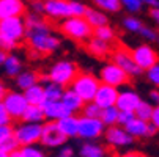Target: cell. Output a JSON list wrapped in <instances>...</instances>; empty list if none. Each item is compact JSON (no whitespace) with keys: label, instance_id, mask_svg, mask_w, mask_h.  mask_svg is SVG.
<instances>
[{"label":"cell","instance_id":"1","mask_svg":"<svg viewBox=\"0 0 159 157\" xmlns=\"http://www.w3.org/2000/svg\"><path fill=\"white\" fill-rule=\"evenodd\" d=\"M25 39L29 46L39 55L52 54L60 47V39L52 33L51 25L41 16L29 14L25 19Z\"/></svg>","mask_w":159,"mask_h":157},{"label":"cell","instance_id":"2","mask_svg":"<svg viewBox=\"0 0 159 157\" xmlns=\"http://www.w3.org/2000/svg\"><path fill=\"white\" fill-rule=\"evenodd\" d=\"M77 74H79V69H77L76 63H73L70 60H60L51 66V69L48 72V79H49V82H52L61 88H68V86H71V83Z\"/></svg>","mask_w":159,"mask_h":157},{"label":"cell","instance_id":"3","mask_svg":"<svg viewBox=\"0 0 159 157\" xmlns=\"http://www.w3.org/2000/svg\"><path fill=\"white\" fill-rule=\"evenodd\" d=\"M60 32L73 41L87 42L93 36V28L88 25V22L84 17H68L63 19L60 24Z\"/></svg>","mask_w":159,"mask_h":157},{"label":"cell","instance_id":"4","mask_svg":"<svg viewBox=\"0 0 159 157\" xmlns=\"http://www.w3.org/2000/svg\"><path fill=\"white\" fill-rule=\"evenodd\" d=\"M98 86H99V80L96 76L90 74V72H79L70 88L87 104V102H93V98L98 91Z\"/></svg>","mask_w":159,"mask_h":157},{"label":"cell","instance_id":"5","mask_svg":"<svg viewBox=\"0 0 159 157\" xmlns=\"http://www.w3.org/2000/svg\"><path fill=\"white\" fill-rule=\"evenodd\" d=\"M0 35L7 41L17 46L25 38V20L24 17H10L0 20Z\"/></svg>","mask_w":159,"mask_h":157},{"label":"cell","instance_id":"6","mask_svg":"<svg viewBox=\"0 0 159 157\" xmlns=\"http://www.w3.org/2000/svg\"><path fill=\"white\" fill-rule=\"evenodd\" d=\"M41 129L43 124H32V123H22L17 127H14V133L13 137L17 142L19 148L22 146H32L39 143V137H41Z\"/></svg>","mask_w":159,"mask_h":157},{"label":"cell","instance_id":"7","mask_svg":"<svg viewBox=\"0 0 159 157\" xmlns=\"http://www.w3.org/2000/svg\"><path fill=\"white\" fill-rule=\"evenodd\" d=\"M98 80H99V83H102V85H109V86H113V88L118 89V88L128 85L129 77L118 68L117 64H113V63L110 61V63H106L102 68H101Z\"/></svg>","mask_w":159,"mask_h":157},{"label":"cell","instance_id":"8","mask_svg":"<svg viewBox=\"0 0 159 157\" xmlns=\"http://www.w3.org/2000/svg\"><path fill=\"white\" fill-rule=\"evenodd\" d=\"M106 126L101 123L99 118H85L79 116V127H77V137L87 140V142H95L96 138L104 135Z\"/></svg>","mask_w":159,"mask_h":157},{"label":"cell","instance_id":"9","mask_svg":"<svg viewBox=\"0 0 159 157\" xmlns=\"http://www.w3.org/2000/svg\"><path fill=\"white\" fill-rule=\"evenodd\" d=\"M131 52V57L134 60V63L139 66V69L143 72V71H148L150 68H153V66L156 63H159V55L157 52L148 46V44H140V46L134 47Z\"/></svg>","mask_w":159,"mask_h":157},{"label":"cell","instance_id":"10","mask_svg":"<svg viewBox=\"0 0 159 157\" xmlns=\"http://www.w3.org/2000/svg\"><path fill=\"white\" fill-rule=\"evenodd\" d=\"M2 104L7 108L8 115L11 116L13 121L20 120L22 115H24V111H25V108L29 107L22 91H7V94L2 99Z\"/></svg>","mask_w":159,"mask_h":157},{"label":"cell","instance_id":"11","mask_svg":"<svg viewBox=\"0 0 159 157\" xmlns=\"http://www.w3.org/2000/svg\"><path fill=\"white\" fill-rule=\"evenodd\" d=\"M112 63L117 64L118 68L131 79V77H139L142 74V71L139 69V66L134 63L131 52L126 50L125 47H118L112 52Z\"/></svg>","mask_w":159,"mask_h":157},{"label":"cell","instance_id":"12","mask_svg":"<svg viewBox=\"0 0 159 157\" xmlns=\"http://www.w3.org/2000/svg\"><path fill=\"white\" fill-rule=\"evenodd\" d=\"M66 142H68V138L60 132V129L57 127L55 123L46 121L43 124L41 137H39V143L43 146H46V148H61V146H65Z\"/></svg>","mask_w":159,"mask_h":157},{"label":"cell","instance_id":"13","mask_svg":"<svg viewBox=\"0 0 159 157\" xmlns=\"http://www.w3.org/2000/svg\"><path fill=\"white\" fill-rule=\"evenodd\" d=\"M104 138L107 142L109 146L112 148H117V149H121V148H126L129 145H132L134 138L129 135V133L120 127V126H112V127H106L104 130Z\"/></svg>","mask_w":159,"mask_h":157},{"label":"cell","instance_id":"14","mask_svg":"<svg viewBox=\"0 0 159 157\" xmlns=\"http://www.w3.org/2000/svg\"><path fill=\"white\" fill-rule=\"evenodd\" d=\"M44 13L51 19H68L71 17L70 0H43Z\"/></svg>","mask_w":159,"mask_h":157},{"label":"cell","instance_id":"15","mask_svg":"<svg viewBox=\"0 0 159 157\" xmlns=\"http://www.w3.org/2000/svg\"><path fill=\"white\" fill-rule=\"evenodd\" d=\"M118 91L120 89L109 86V85H102L99 83L98 91L93 98V104H96L101 110L102 108H109V107H115L117 98H118Z\"/></svg>","mask_w":159,"mask_h":157},{"label":"cell","instance_id":"16","mask_svg":"<svg viewBox=\"0 0 159 157\" xmlns=\"http://www.w3.org/2000/svg\"><path fill=\"white\" fill-rule=\"evenodd\" d=\"M140 102H142V98L139 96L137 91H134L131 88H125L121 91H118L115 107L118 110H123V111H134Z\"/></svg>","mask_w":159,"mask_h":157},{"label":"cell","instance_id":"17","mask_svg":"<svg viewBox=\"0 0 159 157\" xmlns=\"http://www.w3.org/2000/svg\"><path fill=\"white\" fill-rule=\"evenodd\" d=\"M25 13L24 0H0V20L10 17H22Z\"/></svg>","mask_w":159,"mask_h":157},{"label":"cell","instance_id":"18","mask_svg":"<svg viewBox=\"0 0 159 157\" xmlns=\"http://www.w3.org/2000/svg\"><path fill=\"white\" fill-rule=\"evenodd\" d=\"M41 108H43V113H44L46 121H52V123H55V121H58V120H61L68 115H71L70 111L63 107V104L60 101H46L41 105Z\"/></svg>","mask_w":159,"mask_h":157},{"label":"cell","instance_id":"19","mask_svg":"<svg viewBox=\"0 0 159 157\" xmlns=\"http://www.w3.org/2000/svg\"><path fill=\"white\" fill-rule=\"evenodd\" d=\"M60 102L63 104V107L70 111L71 115H76V113H79V111H82V108L85 105V102L73 91L71 88H65L63 89V94H61Z\"/></svg>","mask_w":159,"mask_h":157},{"label":"cell","instance_id":"20","mask_svg":"<svg viewBox=\"0 0 159 157\" xmlns=\"http://www.w3.org/2000/svg\"><path fill=\"white\" fill-rule=\"evenodd\" d=\"M57 127L66 138H74L77 137V127H79V116L76 115H68L58 121H55Z\"/></svg>","mask_w":159,"mask_h":157},{"label":"cell","instance_id":"21","mask_svg":"<svg viewBox=\"0 0 159 157\" xmlns=\"http://www.w3.org/2000/svg\"><path fill=\"white\" fill-rule=\"evenodd\" d=\"M16 86L19 91H25L27 88L39 83V74L36 71H20L16 77Z\"/></svg>","mask_w":159,"mask_h":157},{"label":"cell","instance_id":"22","mask_svg":"<svg viewBox=\"0 0 159 157\" xmlns=\"http://www.w3.org/2000/svg\"><path fill=\"white\" fill-rule=\"evenodd\" d=\"M87 49H88V52L92 55H95L98 58H104V57H107L110 54V44L92 36L87 41Z\"/></svg>","mask_w":159,"mask_h":157},{"label":"cell","instance_id":"23","mask_svg":"<svg viewBox=\"0 0 159 157\" xmlns=\"http://www.w3.org/2000/svg\"><path fill=\"white\" fill-rule=\"evenodd\" d=\"M84 19L88 22V25L92 27L93 30L98 28V27H102V25H107V14L96 10V8H87L85 14H84Z\"/></svg>","mask_w":159,"mask_h":157},{"label":"cell","instance_id":"24","mask_svg":"<svg viewBox=\"0 0 159 157\" xmlns=\"http://www.w3.org/2000/svg\"><path fill=\"white\" fill-rule=\"evenodd\" d=\"M148 126H150V123L134 118V120H132L128 126H125L123 129L129 133L132 138H143V137H148Z\"/></svg>","mask_w":159,"mask_h":157},{"label":"cell","instance_id":"25","mask_svg":"<svg viewBox=\"0 0 159 157\" xmlns=\"http://www.w3.org/2000/svg\"><path fill=\"white\" fill-rule=\"evenodd\" d=\"M24 93V98L27 101L29 105H43L44 102H46V99H44V89H43V85L41 83H36L30 88H27Z\"/></svg>","mask_w":159,"mask_h":157},{"label":"cell","instance_id":"26","mask_svg":"<svg viewBox=\"0 0 159 157\" xmlns=\"http://www.w3.org/2000/svg\"><path fill=\"white\" fill-rule=\"evenodd\" d=\"M20 120L24 123H32V124H44V121H46L43 108L39 105H29Z\"/></svg>","mask_w":159,"mask_h":157},{"label":"cell","instance_id":"27","mask_svg":"<svg viewBox=\"0 0 159 157\" xmlns=\"http://www.w3.org/2000/svg\"><path fill=\"white\" fill-rule=\"evenodd\" d=\"M3 69H5V74L8 77H16L20 71H24L22 69V60L19 55L16 54H8L5 63H3Z\"/></svg>","mask_w":159,"mask_h":157},{"label":"cell","instance_id":"28","mask_svg":"<svg viewBox=\"0 0 159 157\" xmlns=\"http://www.w3.org/2000/svg\"><path fill=\"white\" fill-rule=\"evenodd\" d=\"M79 154L80 157H106V149L95 142H87L80 146Z\"/></svg>","mask_w":159,"mask_h":157},{"label":"cell","instance_id":"29","mask_svg":"<svg viewBox=\"0 0 159 157\" xmlns=\"http://www.w3.org/2000/svg\"><path fill=\"white\" fill-rule=\"evenodd\" d=\"M117 116H118V108L117 107H109V108H102L99 120L106 127H112L117 126Z\"/></svg>","mask_w":159,"mask_h":157},{"label":"cell","instance_id":"30","mask_svg":"<svg viewBox=\"0 0 159 157\" xmlns=\"http://www.w3.org/2000/svg\"><path fill=\"white\" fill-rule=\"evenodd\" d=\"M153 108H154V105H151L148 101H142L137 105V108L134 110V116L137 118V120H142V121L150 123L151 115H153Z\"/></svg>","mask_w":159,"mask_h":157},{"label":"cell","instance_id":"31","mask_svg":"<svg viewBox=\"0 0 159 157\" xmlns=\"http://www.w3.org/2000/svg\"><path fill=\"white\" fill-rule=\"evenodd\" d=\"M43 89H44V99L46 101H60L65 88H61L52 82H48L46 85H43Z\"/></svg>","mask_w":159,"mask_h":157},{"label":"cell","instance_id":"32","mask_svg":"<svg viewBox=\"0 0 159 157\" xmlns=\"http://www.w3.org/2000/svg\"><path fill=\"white\" fill-rule=\"evenodd\" d=\"M93 3L102 13H118L121 10L120 0H93Z\"/></svg>","mask_w":159,"mask_h":157},{"label":"cell","instance_id":"33","mask_svg":"<svg viewBox=\"0 0 159 157\" xmlns=\"http://www.w3.org/2000/svg\"><path fill=\"white\" fill-rule=\"evenodd\" d=\"M93 36L98 38V39H101V41H104V42H109V44H110L113 39H115V30H113V28L107 24V25H102V27L95 28V30H93Z\"/></svg>","mask_w":159,"mask_h":157},{"label":"cell","instance_id":"34","mask_svg":"<svg viewBox=\"0 0 159 157\" xmlns=\"http://www.w3.org/2000/svg\"><path fill=\"white\" fill-rule=\"evenodd\" d=\"M123 27L128 32H131V33H137L139 35V32L143 27V22L140 19H137V17H134V16H128V17L123 19Z\"/></svg>","mask_w":159,"mask_h":157},{"label":"cell","instance_id":"35","mask_svg":"<svg viewBox=\"0 0 159 157\" xmlns=\"http://www.w3.org/2000/svg\"><path fill=\"white\" fill-rule=\"evenodd\" d=\"M19 157H46V155H44L43 149H39L38 146L32 145V146L19 148Z\"/></svg>","mask_w":159,"mask_h":157},{"label":"cell","instance_id":"36","mask_svg":"<svg viewBox=\"0 0 159 157\" xmlns=\"http://www.w3.org/2000/svg\"><path fill=\"white\" fill-rule=\"evenodd\" d=\"M101 115V108L93 104V102H87L82 108V115L80 116H85V118H99Z\"/></svg>","mask_w":159,"mask_h":157},{"label":"cell","instance_id":"37","mask_svg":"<svg viewBox=\"0 0 159 157\" xmlns=\"http://www.w3.org/2000/svg\"><path fill=\"white\" fill-rule=\"evenodd\" d=\"M70 8H71V17H84L88 7L82 2H77V0H70Z\"/></svg>","mask_w":159,"mask_h":157},{"label":"cell","instance_id":"38","mask_svg":"<svg viewBox=\"0 0 159 157\" xmlns=\"http://www.w3.org/2000/svg\"><path fill=\"white\" fill-rule=\"evenodd\" d=\"M120 5H121V8L125 7L129 13H139L143 7L140 0H120Z\"/></svg>","mask_w":159,"mask_h":157},{"label":"cell","instance_id":"39","mask_svg":"<svg viewBox=\"0 0 159 157\" xmlns=\"http://www.w3.org/2000/svg\"><path fill=\"white\" fill-rule=\"evenodd\" d=\"M134 111H123V110H118V116H117V126L120 127H125L128 126L132 120H134Z\"/></svg>","mask_w":159,"mask_h":157},{"label":"cell","instance_id":"40","mask_svg":"<svg viewBox=\"0 0 159 157\" xmlns=\"http://www.w3.org/2000/svg\"><path fill=\"white\" fill-rule=\"evenodd\" d=\"M147 79L151 85H154V88L159 89V63H156L153 68L147 71Z\"/></svg>","mask_w":159,"mask_h":157},{"label":"cell","instance_id":"41","mask_svg":"<svg viewBox=\"0 0 159 157\" xmlns=\"http://www.w3.org/2000/svg\"><path fill=\"white\" fill-rule=\"evenodd\" d=\"M0 149H2L3 152H7V154H10V152H13V151H17V149H19V145H17V142L14 140V137H11V138H8L7 142H3L2 145H0Z\"/></svg>","mask_w":159,"mask_h":157},{"label":"cell","instance_id":"42","mask_svg":"<svg viewBox=\"0 0 159 157\" xmlns=\"http://www.w3.org/2000/svg\"><path fill=\"white\" fill-rule=\"evenodd\" d=\"M13 133H14V127H13L11 124H8V126H0V145H2L3 142H7L8 138H11Z\"/></svg>","mask_w":159,"mask_h":157},{"label":"cell","instance_id":"43","mask_svg":"<svg viewBox=\"0 0 159 157\" xmlns=\"http://www.w3.org/2000/svg\"><path fill=\"white\" fill-rule=\"evenodd\" d=\"M139 35H140L143 39H147V41H156V38H157V33H156L151 27H148V25H143L142 30L139 32Z\"/></svg>","mask_w":159,"mask_h":157},{"label":"cell","instance_id":"44","mask_svg":"<svg viewBox=\"0 0 159 157\" xmlns=\"http://www.w3.org/2000/svg\"><path fill=\"white\" fill-rule=\"evenodd\" d=\"M11 123H13L11 116L8 115V111H7V108L3 107V104L0 102V126H8V124H11Z\"/></svg>","mask_w":159,"mask_h":157},{"label":"cell","instance_id":"45","mask_svg":"<svg viewBox=\"0 0 159 157\" xmlns=\"http://www.w3.org/2000/svg\"><path fill=\"white\" fill-rule=\"evenodd\" d=\"M30 7H32V14L41 16V14L44 13V5H43V0H32V2H30Z\"/></svg>","mask_w":159,"mask_h":157},{"label":"cell","instance_id":"46","mask_svg":"<svg viewBox=\"0 0 159 157\" xmlns=\"http://www.w3.org/2000/svg\"><path fill=\"white\" fill-rule=\"evenodd\" d=\"M17 46H14V44H11L10 41H7L2 35H0V49L2 50H5V52H10V50H13V49H16Z\"/></svg>","mask_w":159,"mask_h":157},{"label":"cell","instance_id":"47","mask_svg":"<svg viewBox=\"0 0 159 157\" xmlns=\"http://www.w3.org/2000/svg\"><path fill=\"white\" fill-rule=\"evenodd\" d=\"M150 124H153L159 130V105H154V108H153V115H151Z\"/></svg>","mask_w":159,"mask_h":157},{"label":"cell","instance_id":"48","mask_svg":"<svg viewBox=\"0 0 159 157\" xmlns=\"http://www.w3.org/2000/svg\"><path fill=\"white\" fill-rule=\"evenodd\" d=\"M150 104L153 105H159V89L157 88H154V89H151V91H150Z\"/></svg>","mask_w":159,"mask_h":157},{"label":"cell","instance_id":"49","mask_svg":"<svg viewBox=\"0 0 159 157\" xmlns=\"http://www.w3.org/2000/svg\"><path fill=\"white\" fill-rule=\"evenodd\" d=\"M73 154H74V151H73V148H71V146H61V149H60V154H58V155L73 157Z\"/></svg>","mask_w":159,"mask_h":157},{"label":"cell","instance_id":"50","mask_svg":"<svg viewBox=\"0 0 159 157\" xmlns=\"http://www.w3.org/2000/svg\"><path fill=\"white\" fill-rule=\"evenodd\" d=\"M150 17L159 25V8H151L150 10Z\"/></svg>","mask_w":159,"mask_h":157},{"label":"cell","instance_id":"51","mask_svg":"<svg viewBox=\"0 0 159 157\" xmlns=\"http://www.w3.org/2000/svg\"><path fill=\"white\" fill-rule=\"evenodd\" d=\"M142 5L151 7V8H159V0H140Z\"/></svg>","mask_w":159,"mask_h":157},{"label":"cell","instance_id":"52","mask_svg":"<svg viewBox=\"0 0 159 157\" xmlns=\"http://www.w3.org/2000/svg\"><path fill=\"white\" fill-rule=\"evenodd\" d=\"M7 91H8V89H7V86L2 83V82H0V102H2V99H3V96L7 94Z\"/></svg>","mask_w":159,"mask_h":157},{"label":"cell","instance_id":"53","mask_svg":"<svg viewBox=\"0 0 159 157\" xmlns=\"http://www.w3.org/2000/svg\"><path fill=\"white\" fill-rule=\"evenodd\" d=\"M7 57H8V52H5V50L0 49V66H3V63H5Z\"/></svg>","mask_w":159,"mask_h":157},{"label":"cell","instance_id":"54","mask_svg":"<svg viewBox=\"0 0 159 157\" xmlns=\"http://www.w3.org/2000/svg\"><path fill=\"white\" fill-rule=\"evenodd\" d=\"M154 133H157V129H156L153 124H150V126H148V137H153Z\"/></svg>","mask_w":159,"mask_h":157},{"label":"cell","instance_id":"55","mask_svg":"<svg viewBox=\"0 0 159 157\" xmlns=\"http://www.w3.org/2000/svg\"><path fill=\"white\" fill-rule=\"evenodd\" d=\"M113 157H135V152H126V154H121V155H113Z\"/></svg>","mask_w":159,"mask_h":157},{"label":"cell","instance_id":"56","mask_svg":"<svg viewBox=\"0 0 159 157\" xmlns=\"http://www.w3.org/2000/svg\"><path fill=\"white\" fill-rule=\"evenodd\" d=\"M8 157H19V149H17V151H13V152H10V154H8Z\"/></svg>","mask_w":159,"mask_h":157},{"label":"cell","instance_id":"57","mask_svg":"<svg viewBox=\"0 0 159 157\" xmlns=\"http://www.w3.org/2000/svg\"><path fill=\"white\" fill-rule=\"evenodd\" d=\"M0 157H8V154H7V152H3L2 149H0Z\"/></svg>","mask_w":159,"mask_h":157},{"label":"cell","instance_id":"58","mask_svg":"<svg viewBox=\"0 0 159 157\" xmlns=\"http://www.w3.org/2000/svg\"><path fill=\"white\" fill-rule=\"evenodd\" d=\"M135 157H147V155H142V154H135Z\"/></svg>","mask_w":159,"mask_h":157},{"label":"cell","instance_id":"59","mask_svg":"<svg viewBox=\"0 0 159 157\" xmlns=\"http://www.w3.org/2000/svg\"><path fill=\"white\" fill-rule=\"evenodd\" d=\"M156 39H157V44H159V35H157V38H156Z\"/></svg>","mask_w":159,"mask_h":157},{"label":"cell","instance_id":"60","mask_svg":"<svg viewBox=\"0 0 159 157\" xmlns=\"http://www.w3.org/2000/svg\"><path fill=\"white\" fill-rule=\"evenodd\" d=\"M57 157H65V155H57Z\"/></svg>","mask_w":159,"mask_h":157}]
</instances>
